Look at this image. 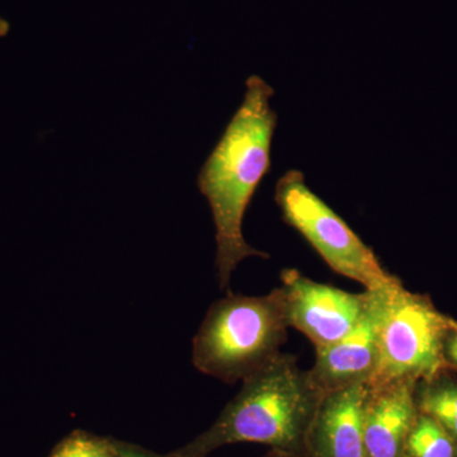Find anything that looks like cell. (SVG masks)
<instances>
[{"label": "cell", "instance_id": "52a82bcc", "mask_svg": "<svg viewBox=\"0 0 457 457\" xmlns=\"http://www.w3.org/2000/svg\"><path fill=\"white\" fill-rule=\"evenodd\" d=\"M380 291H370L368 309L352 332L338 342L315 351L314 366L308 370V374L321 393L369 384L374 376L378 362Z\"/></svg>", "mask_w": 457, "mask_h": 457}, {"label": "cell", "instance_id": "ba28073f", "mask_svg": "<svg viewBox=\"0 0 457 457\" xmlns=\"http://www.w3.org/2000/svg\"><path fill=\"white\" fill-rule=\"evenodd\" d=\"M368 384L323 394L312 417L303 457H365L363 408Z\"/></svg>", "mask_w": 457, "mask_h": 457}, {"label": "cell", "instance_id": "5bb4252c", "mask_svg": "<svg viewBox=\"0 0 457 457\" xmlns=\"http://www.w3.org/2000/svg\"><path fill=\"white\" fill-rule=\"evenodd\" d=\"M116 444L120 457H167L156 455V453H150V451L137 446V445L126 444V442L120 441H116Z\"/></svg>", "mask_w": 457, "mask_h": 457}, {"label": "cell", "instance_id": "8992f818", "mask_svg": "<svg viewBox=\"0 0 457 457\" xmlns=\"http://www.w3.org/2000/svg\"><path fill=\"white\" fill-rule=\"evenodd\" d=\"M288 326L311 339L315 351L338 342L365 314L370 291L353 294L306 278L299 270L281 272Z\"/></svg>", "mask_w": 457, "mask_h": 457}, {"label": "cell", "instance_id": "3957f363", "mask_svg": "<svg viewBox=\"0 0 457 457\" xmlns=\"http://www.w3.org/2000/svg\"><path fill=\"white\" fill-rule=\"evenodd\" d=\"M288 328L281 287L263 296L228 295L207 312L194 338L192 362L224 383L245 380L281 353Z\"/></svg>", "mask_w": 457, "mask_h": 457}, {"label": "cell", "instance_id": "9a60e30c", "mask_svg": "<svg viewBox=\"0 0 457 457\" xmlns=\"http://www.w3.org/2000/svg\"><path fill=\"white\" fill-rule=\"evenodd\" d=\"M9 31H11V25H9L8 21H5L4 18L0 17V37H4V36H7Z\"/></svg>", "mask_w": 457, "mask_h": 457}, {"label": "cell", "instance_id": "8fae6325", "mask_svg": "<svg viewBox=\"0 0 457 457\" xmlns=\"http://www.w3.org/2000/svg\"><path fill=\"white\" fill-rule=\"evenodd\" d=\"M404 457H457V447L433 418L418 411L405 442Z\"/></svg>", "mask_w": 457, "mask_h": 457}, {"label": "cell", "instance_id": "2e32d148", "mask_svg": "<svg viewBox=\"0 0 457 457\" xmlns=\"http://www.w3.org/2000/svg\"><path fill=\"white\" fill-rule=\"evenodd\" d=\"M266 457H299V456L286 455V453H276V451H270L269 455H267Z\"/></svg>", "mask_w": 457, "mask_h": 457}, {"label": "cell", "instance_id": "30bf717a", "mask_svg": "<svg viewBox=\"0 0 457 457\" xmlns=\"http://www.w3.org/2000/svg\"><path fill=\"white\" fill-rule=\"evenodd\" d=\"M414 395L418 411L433 418L457 447V372L444 369L418 381Z\"/></svg>", "mask_w": 457, "mask_h": 457}, {"label": "cell", "instance_id": "5b68a950", "mask_svg": "<svg viewBox=\"0 0 457 457\" xmlns=\"http://www.w3.org/2000/svg\"><path fill=\"white\" fill-rule=\"evenodd\" d=\"M378 362L369 387L426 380L445 368L442 342L453 319L399 284L380 291Z\"/></svg>", "mask_w": 457, "mask_h": 457}, {"label": "cell", "instance_id": "7c38bea8", "mask_svg": "<svg viewBox=\"0 0 457 457\" xmlns=\"http://www.w3.org/2000/svg\"><path fill=\"white\" fill-rule=\"evenodd\" d=\"M49 457H120L117 444L92 433L75 431L51 451Z\"/></svg>", "mask_w": 457, "mask_h": 457}, {"label": "cell", "instance_id": "7a4b0ae2", "mask_svg": "<svg viewBox=\"0 0 457 457\" xmlns=\"http://www.w3.org/2000/svg\"><path fill=\"white\" fill-rule=\"evenodd\" d=\"M323 393L293 354L243 380L242 389L206 432L167 457H207L227 445L251 442L303 457L306 433Z\"/></svg>", "mask_w": 457, "mask_h": 457}, {"label": "cell", "instance_id": "9c48e42d", "mask_svg": "<svg viewBox=\"0 0 457 457\" xmlns=\"http://www.w3.org/2000/svg\"><path fill=\"white\" fill-rule=\"evenodd\" d=\"M416 384L398 381L369 387L363 408L365 457H404L418 414Z\"/></svg>", "mask_w": 457, "mask_h": 457}, {"label": "cell", "instance_id": "277c9868", "mask_svg": "<svg viewBox=\"0 0 457 457\" xmlns=\"http://www.w3.org/2000/svg\"><path fill=\"white\" fill-rule=\"evenodd\" d=\"M275 201L282 219L312 246L335 272L378 291L402 284L378 260L375 252L315 192L297 170L278 179Z\"/></svg>", "mask_w": 457, "mask_h": 457}, {"label": "cell", "instance_id": "6da1fadb", "mask_svg": "<svg viewBox=\"0 0 457 457\" xmlns=\"http://www.w3.org/2000/svg\"><path fill=\"white\" fill-rule=\"evenodd\" d=\"M242 104L206 159L197 186L212 207L216 228V269L222 290L240 262L270 258L246 243L243 221L258 186L270 168V146L278 114L270 99L275 90L258 75L246 79Z\"/></svg>", "mask_w": 457, "mask_h": 457}, {"label": "cell", "instance_id": "4fadbf2b", "mask_svg": "<svg viewBox=\"0 0 457 457\" xmlns=\"http://www.w3.org/2000/svg\"><path fill=\"white\" fill-rule=\"evenodd\" d=\"M442 359L445 368L457 372V321H451L442 342Z\"/></svg>", "mask_w": 457, "mask_h": 457}]
</instances>
